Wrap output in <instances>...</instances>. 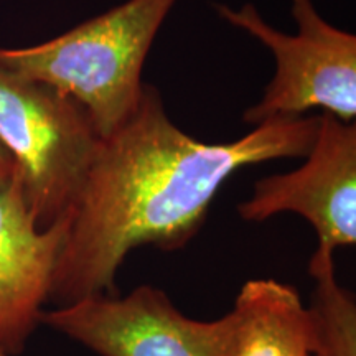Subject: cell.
Segmentation results:
<instances>
[{
  "label": "cell",
  "instance_id": "cell-10",
  "mask_svg": "<svg viewBox=\"0 0 356 356\" xmlns=\"http://www.w3.org/2000/svg\"><path fill=\"white\" fill-rule=\"evenodd\" d=\"M15 173V163L8 152L6 150V147L0 144V184L3 181H8Z\"/></svg>",
  "mask_w": 356,
  "mask_h": 356
},
{
  "label": "cell",
  "instance_id": "cell-7",
  "mask_svg": "<svg viewBox=\"0 0 356 356\" xmlns=\"http://www.w3.org/2000/svg\"><path fill=\"white\" fill-rule=\"evenodd\" d=\"M70 216L40 228L17 170L0 184V350L7 356L20 355L42 323Z\"/></svg>",
  "mask_w": 356,
  "mask_h": 356
},
{
  "label": "cell",
  "instance_id": "cell-12",
  "mask_svg": "<svg viewBox=\"0 0 356 356\" xmlns=\"http://www.w3.org/2000/svg\"><path fill=\"white\" fill-rule=\"evenodd\" d=\"M314 356H322V355H317V353H315V355H314Z\"/></svg>",
  "mask_w": 356,
  "mask_h": 356
},
{
  "label": "cell",
  "instance_id": "cell-4",
  "mask_svg": "<svg viewBox=\"0 0 356 356\" xmlns=\"http://www.w3.org/2000/svg\"><path fill=\"white\" fill-rule=\"evenodd\" d=\"M289 2L296 33L275 29L252 3L215 6L221 20L254 38L274 58V76L243 121L259 126L305 118L314 109L356 121V33L325 20L314 0Z\"/></svg>",
  "mask_w": 356,
  "mask_h": 356
},
{
  "label": "cell",
  "instance_id": "cell-8",
  "mask_svg": "<svg viewBox=\"0 0 356 356\" xmlns=\"http://www.w3.org/2000/svg\"><path fill=\"white\" fill-rule=\"evenodd\" d=\"M239 317L233 356H314L317 333L299 292L274 279H252L234 300Z\"/></svg>",
  "mask_w": 356,
  "mask_h": 356
},
{
  "label": "cell",
  "instance_id": "cell-5",
  "mask_svg": "<svg viewBox=\"0 0 356 356\" xmlns=\"http://www.w3.org/2000/svg\"><path fill=\"white\" fill-rule=\"evenodd\" d=\"M42 325L99 356H233L239 317L233 309L211 322L188 318L165 292L140 286L44 310Z\"/></svg>",
  "mask_w": 356,
  "mask_h": 356
},
{
  "label": "cell",
  "instance_id": "cell-3",
  "mask_svg": "<svg viewBox=\"0 0 356 356\" xmlns=\"http://www.w3.org/2000/svg\"><path fill=\"white\" fill-rule=\"evenodd\" d=\"M0 144L38 226L50 228L73 211L101 137L60 89L0 68Z\"/></svg>",
  "mask_w": 356,
  "mask_h": 356
},
{
  "label": "cell",
  "instance_id": "cell-11",
  "mask_svg": "<svg viewBox=\"0 0 356 356\" xmlns=\"http://www.w3.org/2000/svg\"><path fill=\"white\" fill-rule=\"evenodd\" d=\"M0 356H7V355H6V353H3V351H2V350H0Z\"/></svg>",
  "mask_w": 356,
  "mask_h": 356
},
{
  "label": "cell",
  "instance_id": "cell-2",
  "mask_svg": "<svg viewBox=\"0 0 356 356\" xmlns=\"http://www.w3.org/2000/svg\"><path fill=\"white\" fill-rule=\"evenodd\" d=\"M177 2L126 0L48 42L0 48V68L60 89L104 139L139 106L145 60Z\"/></svg>",
  "mask_w": 356,
  "mask_h": 356
},
{
  "label": "cell",
  "instance_id": "cell-1",
  "mask_svg": "<svg viewBox=\"0 0 356 356\" xmlns=\"http://www.w3.org/2000/svg\"><path fill=\"white\" fill-rule=\"evenodd\" d=\"M318 115L274 119L229 142H204L181 131L159 89L145 84L134 114L101 139L70 216L50 302L115 296V275L142 246L185 248L202 229L221 186L257 163L302 159Z\"/></svg>",
  "mask_w": 356,
  "mask_h": 356
},
{
  "label": "cell",
  "instance_id": "cell-6",
  "mask_svg": "<svg viewBox=\"0 0 356 356\" xmlns=\"http://www.w3.org/2000/svg\"><path fill=\"white\" fill-rule=\"evenodd\" d=\"M304 159L296 170L257 180L238 213L251 222L299 215L317 234L312 257H333L338 248L356 246V121L320 114Z\"/></svg>",
  "mask_w": 356,
  "mask_h": 356
},
{
  "label": "cell",
  "instance_id": "cell-9",
  "mask_svg": "<svg viewBox=\"0 0 356 356\" xmlns=\"http://www.w3.org/2000/svg\"><path fill=\"white\" fill-rule=\"evenodd\" d=\"M315 289L309 305L317 333L315 353L356 356V297L340 286L335 261L309 262Z\"/></svg>",
  "mask_w": 356,
  "mask_h": 356
}]
</instances>
